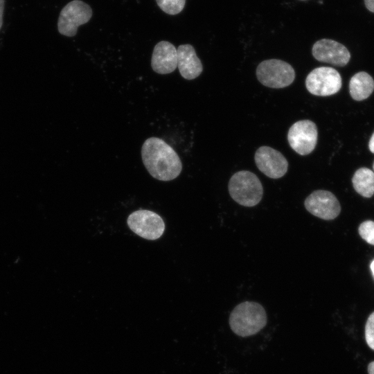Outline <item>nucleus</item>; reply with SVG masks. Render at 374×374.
Instances as JSON below:
<instances>
[{
    "mask_svg": "<svg viewBox=\"0 0 374 374\" xmlns=\"http://www.w3.org/2000/svg\"><path fill=\"white\" fill-rule=\"evenodd\" d=\"M312 53L317 60L338 66L346 65L350 58L345 46L330 39L317 41L312 46Z\"/></svg>",
    "mask_w": 374,
    "mask_h": 374,
    "instance_id": "obj_11",
    "label": "nucleus"
},
{
    "mask_svg": "<svg viewBox=\"0 0 374 374\" xmlns=\"http://www.w3.org/2000/svg\"><path fill=\"white\" fill-rule=\"evenodd\" d=\"M368 374H374V362H371L368 365Z\"/></svg>",
    "mask_w": 374,
    "mask_h": 374,
    "instance_id": "obj_22",
    "label": "nucleus"
},
{
    "mask_svg": "<svg viewBox=\"0 0 374 374\" xmlns=\"http://www.w3.org/2000/svg\"><path fill=\"white\" fill-rule=\"evenodd\" d=\"M364 3L367 9L374 12V0H364Z\"/></svg>",
    "mask_w": 374,
    "mask_h": 374,
    "instance_id": "obj_19",
    "label": "nucleus"
},
{
    "mask_svg": "<svg viewBox=\"0 0 374 374\" xmlns=\"http://www.w3.org/2000/svg\"><path fill=\"white\" fill-rule=\"evenodd\" d=\"M304 206L310 213L325 220L336 218L341 212L338 199L328 190L313 191L305 199Z\"/></svg>",
    "mask_w": 374,
    "mask_h": 374,
    "instance_id": "obj_9",
    "label": "nucleus"
},
{
    "mask_svg": "<svg viewBox=\"0 0 374 374\" xmlns=\"http://www.w3.org/2000/svg\"><path fill=\"white\" fill-rule=\"evenodd\" d=\"M368 148H369L370 151L374 153V132L370 139Z\"/></svg>",
    "mask_w": 374,
    "mask_h": 374,
    "instance_id": "obj_21",
    "label": "nucleus"
},
{
    "mask_svg": "<svg viewBox=\"0 0 374 374\" xmlns=\"http://www.w3.org/2000/svg\"><path fill=\"white\" fill-rule=\"evenodd\" d=\"M373 170H374V163H373Z\"/></svg>",
    "mask_w": 374,
    "mask_h": 374,
    "instance_id": "obj_24",
    "label": "nucleus"
},
{
    "mask_svg": "<svg viewBox=\"0 0 374 374\" xmlns=\"http://www.w3.org/2000/svg\"><path fill=\"white\" fill-rule=\"evenodd\" d=\"M318 132L316 124L310 120H301L289 129L287 141L290 147L300 155H308L315 148Z\"/></svg>",
    "mask_w": 374,
    "mask_h": 374,
    "instance_id": "obj_8",
    "label": "nucleus"
},
{
    "mask_svg": "<svg viewBox=\"0 0 374 374\" xmlns=\"http://www.w3.org/2000/svg\"><path fill=\"white\" fill-rule=\"evenodd\" d=\"M353 186L357 193L364 197H371L374 194V172L367 168H361L354 174Z\"/></svg>",
    "mask_w": 374,
    "mask_h": 374,
    "instance_id": "obj_15",
    "label": "nucleus"
},
{
    "mask_svg": "<svg viewBox=\"0 0 374 374\" xmlns=\"http://www.w3.org/2000/svg\"><path fill=\"white\" fill-rule=\"evenodd\" d=\"M127 223L134 233L150 240L159 238L165 230V223L157 213L148 210H138L127 217Z\"/></svg>",
    "mask_w": 374,
    "mask_h": 374,
    "instance_id": "obj_6",
    "label": "nucleus"
},
{
    "mask_svg": "<svg viewBox=\"0 0 374 374\" xmlns=\"http://www.w3.org/2000/svg\"><path fill=\"white\" fill-rule=\"evenodd\" d=\"M267 323L264 308L254 301L239 303L229 316V326L234 333L240 337H248L258 333Z\"/></svg>",
    "mask_w": 374,
    "mask_h": 374,
    "instance_id": "obj_2",
    "label": "nucleus"
},
{
    "mask_svg": "<svg viewBox=\"0 0 374 374\" xmlns=\"http://www.w3.org/2000/svg\"><path fill=\"white\" fill-rule=\"evenodd\" d=\"M257 168L267 177L278 179L283 177L288 169V161L278 150L269 147H260L254 155Z\"/></svg>",
    "mask_w": 374,
    "mask_h": 374,
    "instance_id": "obj_10",
    "label": "nucleus"
},
{
    "mask_svg": "<svg viewBox=\"0 0 374 374\" xmlns=\"http://www.w3.org/2000/svg\"><path fill=\"white\" fill-rule=\"evenodd\" d=\"M301 1H305V0H301Z\"/></svg>",
    "mask_w": 374,
    "mask_h": 374,
    "instance_id": "obj_25",
    "label": "nucleus"
},
{
    "mask_svg": "<svg viewBox=\"0 0 374 374\" xmlns=\"http://www.w3.org/2000/svg\"><path fill=\"white\" fill-rule=\"evenodd\" d=\"M92 16L91 7L80 0L67 3L61 10L57 28L60 34L73 37L80 26L88 22Z\"/></svg>",
    "mask_w": 374,
    "mask_h": 374,
    "instance_id": "obj_7",
    "label": "nucleus"
},
{
    "mask_svg": "<svg viewBox=\"0 0 374 374\" xmlns=\"http://www.w3.org/2000/svg\"><path fill=\"white\" fill-rule=\"evenodd\" d=\"M371 271L373 273V275L374 276V260L371 263Z\"/></svg>",
    "mask_w": 374,
    "mask_h": 374,
    "instance_id": "obj_23",
    "label": "nucleus"
},
{
    "mask_svg": "<svg viewBox=\"0 0 374 374\" xmlns=\"http://www.w3.org/2000/svg\"><path fill=\"white\" fill-rule=\"evenodd\" d=\"M359 233L362 239L370 244L374 245V222L366 220L359 226Z\"/></svg>",
    "mask_w": 374,
    "mask_h": 374,
    "instance_id": "obj_17",
    "label": "nucleus"
},
{
    "mask_svg": "<svg viewBox=\"0 0 374 374\" xmlns=\"http://www.w3.org/2000/svg\"><path fill=\"white\" fill-rule=\"evenodd\" d=\"M3 9H4V0H0V29L3 24Z\"/></svg>",
    "mask_w": 374,
    "mask_h": 374,
    "instance_id": "obj_20",
    "label": "nucleus"
},
{
    "mask_svg": "<svg viewBox=\"0 0 374 374\" xmlns=\"http://www.w3.org/2000/svg\"><path fill=\"white\" fill-rule=\"evenodd\" d=\"M231 198L240 205L253 207L262 199L263 188L258 177L248 170L234 173L228 184Z\"/></svg>",
    "mask_w": 374,
    "mask_h": 374,
    "instance_id": "obj_3",
    "label": "nucleus"
},
{
    "mask_svg": "<svg viewBox=\"0 0 374 374\" xmlns=\"http://www.w3.org/2000/svg\"><path fill=\"white\" fill-rule=\"evenodd\" d=\"M256 73L262 84L275 89L290 85L295 78L294 68L289 63L278 59L261 62L257 66Z\"/></svg>",
    "mask_w": 374,
    "mask_h": 374,
    "instance_id": "obj_4",
    "label": "nucleus"
},
{
    "mask_svg": "<svg viewBox=\"0 0 374 374\" xmlns=\"http://www.w3.org/2000/svg\"><path fill=\"white\" fill-rule=\"evenodd\" d=\"M151 66L159 74L173 72L177 67V51L175 46L168 41L157 43L153 50Z\"/></svg>",
    "mask_w": 374,
    "mask_h": 374,
    "instance_id": "obj_12",
    "label": "nucleus"
},
{
    "mask_svg": "<svg viewBox=\"0 0 374 374\" xmlns=\"http://www.w3.org/2000/svg\"><path fill=\"white\" fill-rule=\"evenodd\" d=\"M365 339L368 346L374 350V312L369 315L365 325Z\"/></svg>",
    "mask_w": 374,
    "mask_h": 374,
    "instance_id": "obj_18",
    "label": "nucleus"
},
{
    "mask_svg": "<svg viewBox=\"0 0 374 374\" xmlns=\"http://www.w3.org/2000/svg\"><path fill=\"white\" fill-rule=\"evenodd\" d=\"M141 157L150 175L158 180H172L181 172L182 163L177 153L158 137H150L144 141Z\"/></svg>",
    "mask_w": 374,
    "mask_h": 374,
    "instance_id": "obj_1",
    "label": "nucleus"
},
{
    "mask_svg": "<svg viewBox=\"0 0 374 374\" xmlns=\"http://www.w3.org/2000/svg\"><path fill=\"white\" fill-rule=\"evenodd\" d=\"M374 90L373 78L364 71L355 74L349 82V91L351 97L355 100H363L372 93Z\"/></svg>",
    "mask_w": 374,
    "mask_h": 374,
    "instance_id": "obj_14",
    "label": "nucleus"
},
{
    "mask_svg": "<svg viewBox=\"0 0 374 374\" xmlns=\"http://www.w3.org/2000/svg\"><path fill=\"white\" fill-rule=\"evenodd\" d=\"M159 7L168 15L179 13L185 6L186 0H156Z\"/></svg>",
    "mask_w": 374,
    "mask_h": 374,
    "instance_id": "obj_16",
    "label": "nucleus"
},
{
    "mask_svg": "<svg viewBox=\"0 0 374 374\" xmlns=\"http://www.w3.org/2000/svg\"><path fill=\"white\" fill-rule=\"evenodd\" d=\"M177 51V67L181 75L189 80L197 78L203 71V66L194 47L189 44H181Z\"/></svg>",
    "mask_w": 374,
    "mask_h": 374,
    "instance_id": "obj_13",
    "label": "nucleus"
},
{
    "mask_svg": "<svg viewBox=\"0 0 374 374\" xmlns=\"http://www.w3.org/2000/svg\"><path fill=\"white\" fill-rule=\"evenodd\" d=\"M341 84L339 73L329 66L314 69L305 79L308 91L318 96H328L336 93L340 90Z\"/></svg>",
    "mask_w": 374,
    "mask_h": 374,
    "instance_id": "obj_5",
    "label": "nucleus"
}]
</instances>
